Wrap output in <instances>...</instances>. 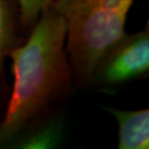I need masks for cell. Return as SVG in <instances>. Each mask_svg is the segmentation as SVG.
<instances>
[{
	"label": "cell",
	"instance_id": "1",
	"mask_svg": "<svg viewBox=\"0 0 149 149\" xmlns=\"http://www.w3.org/2000/svg\"><path fill=\"white\" fill-rule=\"evenodd\" d=\"M66 32L63 17L50 5L42 12L29 38L9 54L14 84L0 119V148L26 127L60 112L74 82Z\"/></svg>",
	"mask_w": 149,
	"mask_h": 149
},
{
	"label": "cell",
	"instance_id": "2",
	"mask_svg": "<svg viewBox=\"0 0 149 149\" xmlns=\"http://www.w3.org/2000/svg\"><path fill=\"white\" fill-rule=\"evenodd\" d=\"M135 0H54L66 23V52L74 83L90 84L94 67L107 49L126 33L127 16Z\"/></svg>",
	"mask_w": 149,
	"mask_h": 149
},
{
	"label": "cell",
	"instance_id": "3",
	"mask_svg": "<svg viewBox=\"0 0 149 149\" xmlns=\"http://www.w3.org/2000/svg\"><path fill=\"white\" fill-rule=\"evenodd\" d=\"M149 72V23L141 31L125 33L101 56L94 67L90 84L113 88L147 77Z\"/></svg>",
	"mask_w": 149,
	"mask_h": 149
},
{
	"label": "cell",
	"instance_id": "4",
	"mask_svg": "<svg viewBox=\"0 0 149 149\" xmlns=\"http://www.w3.org/2000/svg\"><path fill=\"white\" fill-rule=\"evenodd\" d=\"M116 119L118 124L119 149H148L149 148V109L124 111L105 107Z\"/></svg>",
	"mask_w": 149,
	"mask_h": 149
},
{
	"label": "cell",
	"instance_id": "5",
	"mask_svg": "<svg viewBox=\"0 0 149 149\" xmlns=\"http://www.w3.org/2000/svg\"><path fill=\"white\" fill-rule=\"evenodd\" d=\"M64 134V119L60 112L31 124L15 136L6 148L50 149L60 144Z\"/></svg>",
	"mask_w": 149,
	"mask_h": 149
},
{
	"label": "cell",
	"instance_id": "6",
	"mask_svg": "<svg viewBox=\"0 0 149 149\" xmlns=\"http://www.w3.org/2000/svg\"><path fill=\"white\" fill-rule=\"evenodd\" d=\"M19 10L17 0H0V92L10 94L5 79L4 65L12 50L22 46L25 40L17 35Z\"/></svg>",
	"mask_w": 149,
	"mask_h": 149
},
{
	"label": "cell",
	"instance_id": "7",
	"mask_svg": "<svg viewBox=\"0 0 149 149\" xmlns=\"http://www.w3.org/2000/svg\"><path fill=\"white\" fill-rule=\"evenodd\" d=\"M54 0H17L20 24L32 28L37 22L42 12L52 5Z\"/></svg>",
	"mask_w": 149,
	"mask_h": 149
},
{
	"label": "cell",
	"instance_id": "8",
	"mask_svg": "<svg viewBox=\"0 0 149 149\" xmlns=\"http://www.w3.org/2000/svg\"><path fill=\"white\" fill-rule=\"evenodd\" d=\"M5 97H6V95L2 94L1 92H0V114H1V109H2L3 105H4V103H5V100L2 101V99H5Z\"/></svg>",
	"mask_w": 149,
	"mask_h": 149
}]
</instances>
